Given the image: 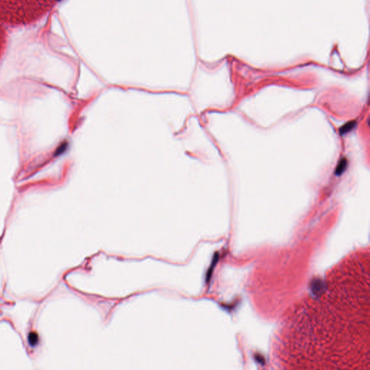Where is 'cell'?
Instances as JSON below:
<instances>
[{
	"instance_id": "6da1fadb",
	"label": "cell",
	"mask_w": 370,
	"mask_h": 370,
	"mask_svg": "<svg viewBox=\"0 0 370 370\" xmlns=\"http://www.w3.org/2000/svg\"><path fill=\"white\" fill-rule=\"evenodd\" d=\"M369 252L330 270L281 324L272 357L281 369H370Z\"/></svg>"
},
{
	"instance_id": "277c9868",
	"label": "cell",
	"mask_w": 370,
	"mask_h": 370,
	"mask_svg": "<svg viewBox=\"0 0 370 370\" xmlns=\"http://www.w3.org/2000/svg\"><path fill=\"white\" fill-rule=\"evenodd\" d=\"M355 125H356L355 122H348V123L345 124V125H343V127H341V129H340V132H341V135H344V134L348 132L349 131H351V129L354 127Z\"/></svg>"
},
{
	"instance_id": "7a4b0ae2",
	"label": "cell",
	"mask_w": 370,
	"mask_h": 370,
	"mask_svg": "<svg viewBox=\"0 0 370 370\" xmlns=\"http://www.w3.org/2000/svg\"><path fill=\"white\" fill-rule=\"evenodd\" d=\"M28 344L31 347H33H33H36L38 345L39 342L38 335L35 332H30L28 334Z\"/></svg>"
},
{
	"instance_id": "3957f363",
	"label": "cell",
	"mask_w": 370,
	"mask_h": 370,
	"mask_svg": "<svg viewBox=\"0 0 370 370\" xmlns=\"http://www.w3.org/2000/svg\"><path fill=\"white\" fill-rule=\"evenodd\" d=\"M347 167V161L345 158L341 159L338 164L336 169H335V174L337 176H341L345 172Z\"/></svg>"
}]
</instances>
